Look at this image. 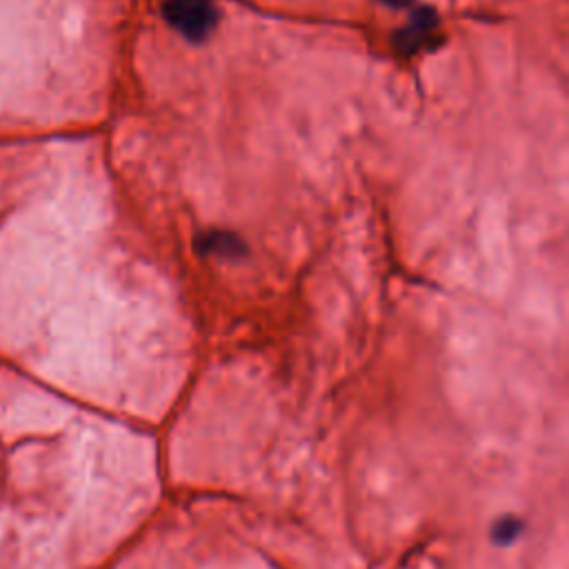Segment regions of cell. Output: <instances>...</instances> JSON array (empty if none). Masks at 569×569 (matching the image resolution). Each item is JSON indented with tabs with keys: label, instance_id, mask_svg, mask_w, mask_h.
<instances>
[{
	"label": "cell",
	"instance_id": "cell-1",
	"mask_svg": "<svg viewBox=\"0 0 569 569\" xmlns=\"http://www.w3.org/2000/svg\"><path fill=\"white\" fill-rule=\"evenodd\" d=\"M109 462L80 405L0 367V569H91L107 540Z\"/></svg>",
	"mask_w": 569,
	"mask_h": 569
}]
</instances>
